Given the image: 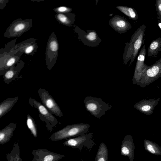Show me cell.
<instances>
[{
  "label": "cell",
  "mask_w": 161,
  "mask_h": 161,
  "mask_svg": "<svg viewBox=\"0 0 161 161\" xmlns=\"http://www.w3.org/2000/svg\"><path fill=\"white\" fill-rule=\"evenodd\" d=\"M36 39L30 38L16 44L14 50L16 53L20 51L26 55L33 56L38 48V46L36 42Z\"/></svg>",
  "instance_id": "obj_12"
},
{
  "label": "cell",
  "mask_w": 161,
  "mask_h": 161,
  "mask_svg": "<svg viewBox=\"0 0 161 161\" xmlns=\"http://www.w3.org/2000/svg\"><path fill=\"white\" fill-rule=\"evenodd\" d=\"M16 125L15 123L11 122L0 131V142L1 144H4L10 139Z\"/></svg>",
  "instance_id": "obj_18"
},
{
  "label": "cell",
  "mask_w": 161,
  "mask_h": 161,
  "mask_svg": "<svg viewBox=\"0 0 161 161\" xmlns=\"http://www.w3.org/2000/svg\"><path fill=\"white\" fill-rule=\"evenodd\" d=\"M146 26L144 24L140 26L132 35L129 42L126 43L123 54V62L125 65L130 60L131 65L138 54L145 40Z\"/></svg>",
  "instance_id": "obj_1"
},
{
  "label": "cell",
  "mask_w": 161,
  "mask_h": 161,
  "mask_svg": "<svg viewBox=\"0 0 161 161\" xmlns=\"http://www.w3.org/2000/svg\"><path fill=\"white\" fill-rule=\"evenodd\" d=\"M116 8L130 19L136 20L138 18L137 11L133 8L123 6H118Z\"/></svg>",
  "instance_id": "obj_23"
},
{
  "label": "cell",
  "mask_w": 161,
  "mask_h": 161,
  "mask_svg": "<svg viewBox=\"0 0 161 161\" xmlns=\"http://www.w3.org/2000/svg\"><path fill=\"white\" fill-rule=\"evenodd\" d=\"M53 10L57 14L70 12L72 10V9L71 8L68 7L61 6L54 8H53Z\"/></svg>",
  "instance_id": "obj_26"
},
{
  "label": "cell",
  "mask_w": 161,
  "mask_h": 161,
  "mask_svg": "<svg viewBox=\"0 0 161 161\" xmlns=\"http://www.w3.org/2000/svg\"><path fill=\"white\" fill-rule=\"evenodd\" d=\"M84 102L86 110L94 117L100 118L111 108L109 103L100 98L91 96L86 97Z\"/></svg>",
  "instance_id": "obj_5"
},
{
  "label": "cell",
  "mask_w": 161,
  "mask_h": 161,
  "mask_svg": "<svg viewBox=\"0 0 161 161\" xmlns=\"http://www.w3.org/2000/svg\"><path fill=\"white\" fill-rule=\"evenodd\" d=\"M109 24L116 31L121 34L125 33L131 28L128 21L124 17L115 15L110 19Z\"/></svg>",
  "instance_id": "obj_15"
},
{
  "label": "cell",
  "mask_w": 161,
  "mask_h": 161,
  "mask_svg": "<svg viewBox=\"0 0 161 161\" xmlns=\"http://www.w3.org/2000/svg\"><path fill=\"white\" fill-rule=\"evenodd\" d=\"M26 125L32 134L36 137L37 134L36 125L33 119L29 114L27 116Z\"/></svg>",
  "instance_id": "obj_24"
},
{
  "label": "cell",
  "mask_w": 161,
  "mask_h": 161,
  "mask_svg": "<svg viewBox=\"0 0 161 161\" xmlns=\"http://www.w3.org/2000/svg\"><path fill=\"white\" fill-rule=\"evenodd\" d=\"M29 103L37 109L40 120L46 124L47 130L51 132L58 123L57 119L43 104L35 99L30 97Z\"/></svg>",
  "instance_id": "obj_4"
},
{
  "label": "cell",
  "mask_w": 161,
  "mask_h": 161,
  "mask_svg": "<svg viewBox=\"0 0 161 161\" xmlns=\"http://www.w3.org/2000/svg\"><path fill=\"white\" fill-rule=\"evenodd\" d=\"M17 39L11 40L7 43L5 47L0 49V75L5 72L20 60L23 53L19 51L16 53L14 50Z\"/></svg>",
  "instance_id": "obj_2"
},
{
  "label": "cell",
  "mask_w": 161,
  "mask_h": 161,
  "mask_svg": "<svg viewBox=\"0 0 161 161\" xmlns=\"http://www.w3.org/2000/svg\"><path fill=\"white\" fill-rule=\"evenodd\" d=\"M108 148L103 142L99 145L95 159V161H108Z\"/></svg>",
  "instance_id": "obj_22"
},
{
  "label": "cell",
  "mask_w": 161,
  "mask_h": 161,
  "mask_svg": "<svg viewBox=\"0 0 161 161\" xmlns=\"http://www.w3.org/2000/svg\"><path fill=\"white\" fill-rule=\"evenodd\" d=\"M25 62L21 60L16 65L9 69L3 75V81L9 84L18 77L21 70L23 68Z\"/></svg>",
  "instance_id": "obj_16"
},
{
  "label": "cell",
  "mask_w": 161,
  "mask_h": 161,
  "mask_svg": "<svg viewBox=\"0 0 161 161\" xmlns=\"http://www.w3.org/2000/svg\"><path fill=\"white\" fill-rule=\"evenodd\" d=\"M90 127L89 124L85 123L68 125L53 133L50 139L52 140L57 141L84 135L87 133Z\"/></svg>",
  "instance_id": "obj_3"
},
{
  "label": "cell",
  "mask_w": 161,
  "mask_h": 161,
  "mask_svg": "<svg viewBox=\"0 0 161 161\" xmlns=\"http://www.w3.org/2000/svg\"><path fill=\"white\" fill-rule=\"evenodd\" d=\"M54 16L59 23L67 26H71L75 21V14L70 12L57 13Z\"/></svg>",
  "instance_id": "obj_19"
},
{
  "label": "cell",
  "mask_w": 161,
  "mask_h": 161,
  "mask_svg": "<svg viewBox=\"0 0 161 161\" xmlns=\"http://www.w3.org/2000/svg\"><path fill=\"white\" fill-rule=\"evenodd\" d=\"M88 31L89 32L85 36L86 39L91 43H94L97 41L98 37L96 32L94 31Z\"/></svg>",
  "instance_id": "obj_25"
},
{
  "label": "cell",
  "mask_w": 161,
  "mask_h": 161,
  "mask_svg": "<svg viewBox=\"0 0 161 161\" xmlns=\"http://www.w3.org/2000/svg\"><path fill=\"white\" fill-rule=\"evenodd\" d=\"M155 6L157 19L161 20V0H155Z\"/></svg>",
  "instance_id": "obj_27"
},
{
  "label": "cell",
  "mask_w": 161,
  "mask_h": 161,
  "mask_svg": "<svg viewBox=\"0 0 161 161\" xmlns=\"http://www.w3.org/2000/svg\"><path fill=\"white\" fill-rule=\"evenodd\" d=\"M55 155L53 153H49L46 155L43 158V161H54L55 159Z\"/></svg>",
  "instance_id": "obj_28"
},
{
  "label": "cell",
  "mask_w": 161,
  "mask_h": 161,
  "mask_svg": "<svg viewBox=\"0 0 161 161\" xmlns=\"http://www.w3.org/2000/svg\"><path fill=\"white\" fill-rule=\"evenodd\" d=\"M161 77V58L146 68L141 76L138 86L144 88Z\"/></svg>",
  "instance_id": "obj_8"
},
{
  "label": "cell",
  "mask_w": 161,
  "mask_h": 161,
  "mask_svg": "<svg viewBox=\"0 0 161 161\" xmlns=\"http://www.w3.org/2000/svg\"><path fill=\"white\" fill-rule=\"evenodd\" d=\"M31 19H22L19 18L14 20L6 30L4 37L7 38L18 37L29 30L32 27Z\"/></svg>",
  "instance_id": "obj_6"
},
{
  "label": "cell",
  "mask_w": 161,
  "mask_h": 161,
  "mask_svg": "<svg viewBox=\"0 0 161 161\" xmlns=\"http://www.w3.org/2000/svg\"><path fill=\"white\" fill-rule=\"evenodd\" d=\"M93 134V133L90 132L68 139L63 143L64 145L79 149H82L85 147L89 151H91L95 145L92 139Z\"/></svg>",
  "instance_id": "obj_9"
},
{
  "label": "cell",
  "mask_w": 161,
  "mask_h": 161,
  "mask_svg": "<svg viewBox=\"0 0 161 161\" xmlns=\"http://www.w3.org/2000/svg\"><path fill=\"white\" fill-rule=\"evenodd\" d=\"M158 25L161 31V20H158Z\"/></svg>",
  "instance_id": "obj_30"
},
{
  "label": "cell",
  "mask_w": 161,
  "mask_h": 161,
  "mask_svg": "<svg viewBox=\"0 0 161 161\" xmlns=\"http://www.w3.org/2000/svg\"><path fill=\"white\" fill-rule=\"evenodd\" d=\"M160 100V98L144 99L136 103L133 107L140 112L147 115H150L153 113L155 106Z\"/></svg>",
  "instance_id": "obj_13"
},
{
  "label": "cell",
  "mask_w": 161,
  "mask_h": 161,
  "mask_svg": "<svg viewBox=\"0 0 161 161\" xmlns=\"http://www.w3.org/2000/svg\"><path fill=\"white\" fill-rule=\"evenodd\" d=\"M146 56V49L145 45L141 49L137 57L135 69L132 83L138 85L141 76L148 65L144 63Z\"/></svg>",
  "instance_id": "obj_11"
},
{
  "label": "cell",
  "mask_w": 161,
  "mask_h": 161,
  "mask_svg": "<svg viewBox=\"0 0 161 161\" xmlns=\"http://www.w3.org/2000/svg\"><path fill=\"white\" fill-rule=\"evenodd\" d=\"M135 146L132 136L126 135L124 137L120 147L121 155L128 156L130 161H133L135 156Z\"/></svg>",
  "instance_id": "obj_14"
},
{
  "label": "cell",
  "mask_w": 161,
  "mask_h": 161,
  "mask_svg": "<svg viewBox=\"0 0 161 161\" xmlns=\"http://www.w3.org/2000/svg\"><path fill=\"white\" fill-rule=\"evenodd\" d=\"M38 93L42 104L52 113L59 117L63 116L60 108L48 91L40 88L38 91Z\"/></svg>",
  "instance_id": "obj_10"
},
{
  "label": "cell",
  "mask_w": 161,
  "mask_h": 161,
  "mask_svg": "<svg viewBox=\"0 0 161 161\" xmlns=\"http://www.w3.org/2000/svg\"><path fill=\"white\" fill-rule=\"evenodd\" d=\"M8 2V0H0V8L3 10Z\"/></svg>",
  "instance_id": "obj_29"
},
{
  "label": "cell",
  "mask_w": 161,
  "mask_h": 161,
  "mask_svg": "<svg viewBox=\"0 0 161 161\" xmlns=\"http://www.w3.org/2000/svg\"><path fill=\"white\" fill-rule=\"evenodd\" d=\"M145 150L150 153L156 155H161V147L154 142L145 139L144 141Z\"/></svg>",
  "instance_id": "obj_21"
},
{
  "label": "cell",
  "mask_w": 161,
  "mask_h": 161,
  "mask_svg": "<svg viewBox=\"0 0 161 161\" xmlns=\"http://www.w3.org/2000/svg\"><path fill=\"white\" fill-rule=\"evenodd\" d=\"M58 50V40L55 32H53L47 40L45 54L46 64L49 70L52 69L56 63Z\"/></svg>",
  "instance_id": "obj_7"
},
{
  "label": "cell",
  "mask_w": 161,
  "mask_h": 161,
  "mask_svg": "<svg viewBox=\"0 0 161 161\" xmlns=\"http://www.w3.org/2000/svg\"><path fill=\"white\" fill-rule=\"evenodd\" d=\"M161 51V37L153 40L150 43L147 50V56L156 57Z\"/></svg>",
  "instance_id": "obj_20"
},
{
  "label": "cell",
  "mask_w": 161,
  "mask_h": 161,
  "mask_svg": "<svg viewBox=\"0 0 161 161\" xmlns=\"http://www.w3.org/2000/svg\"><path fill=\"white\" fill-rule=\"evenodd\" d=\"M30 0L31 1H32V2L33 1V2L36 1V2H39L43 1H45V0Z\"/></svg>",
  "instance_id": "obj_31"
},
{
  "label": "cell",
  "mask_w": 161,
  "mask_h": 161,
  "mask_svg": "<svg viewBox=\"0 0 161 161\" xmlns=\"http://www.w3.org/2000/svg\"><path fill=\"white\" fill-rule=\"evenodd\" d=\"M19 100V97H9L5 99L0 103V118L7 114Z\"/></svg>",
  "instance_id": "obj_17"
}]
</instances>
